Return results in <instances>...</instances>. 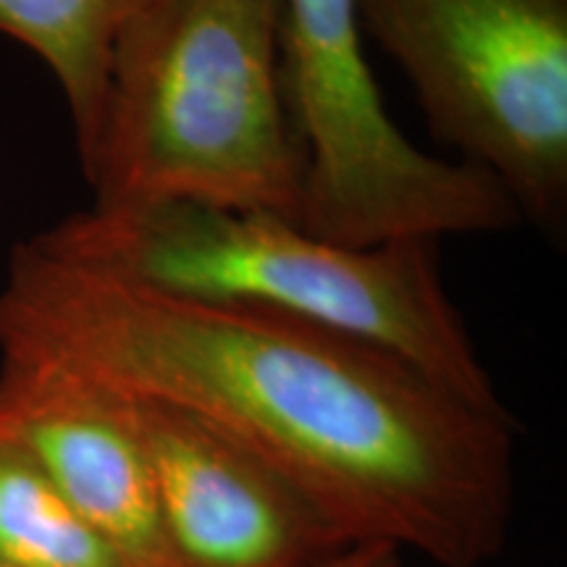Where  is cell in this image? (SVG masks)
Instances as JSON below:
<instances>
[{"mask_svg": "<svg viewBox=\"0 0 567 567\" xmlns=\"http://www.w3.org/2000/svg\"><path fill=\"white\" fill-rule=\"evenodd\" d=\"M0 358L195 417L354 542L481 567L507 542L515 423L392 352L297 318L189 300L30 239L0 289Z\"/></svg>", "mask_w": 567, "mask_h": 567, "instance_id": "obj_1", "label": "cell"}, {"mask_svg": "<svg viewBox=\"0 0 567 567\" xmlns=\"http://www.w3.org/2000/svg\"><path fill=\"white\" fill-rule=\"evenodd\" d=\"M34 243L161 292L268 310L354 337L396 354L467 405L505 413L444 292L434 239L347 247L268 213L155 203L74 213Z\"/></svg>", "mask_w": 567, "mask_h": 567, "instance_id": "obj_2", "label": "cell"}, {"mask_svg": "<svg viewBox=\"0 0 567 567\" xmlns=\"http://www.w3.org/2000/svg\"><path fill=\"white\" fill-rule=\"evenodd\" d=\"M279 40L281 0H153L137 13L82 161L92 208L197 203L300 226L308 161Z\"/></svg>", "mask_w": 567, "mask_h": 567, "instance_id": "obj_3", "label": "cell"}, {"mask_svg": "<svg viewBox=\"0 0 567 567\" xmlns=\"http://www.w3.org/2000/svg\"><path fill=\"white\" fill-rule=\"evenodd\" d=\"M363 38L360 0H281V87L308 161L302 229L375 247L520 224L492 174L434 158L396 130Z\"/></svg>", "mask_w": 567, "mask_h": 567, "instance_id": "obj_4", "label": "cell"}, {"mask_svg": "<svg viewBox=\"0 0 567 567\" xmlns=\"http://www.w3.org/2000/svg\"><path fill=\"white\" fill-rule=\"evenodd\" d=\"M360 24L405 71L431 132L520 218L563 231L567 0H360Z\"/></svg>", "mask_w": 567, "mask_h": 567, "instance_id": "obj_5", "label": "cell"}, {"mask_svg": "<svg viewBox=\"0 0 567 567\" xmlns=\"http://www.w3.org/2000/svg\"><path fill=\"white\" fill-rule=\"evenodd\" d=\"M118 400L151 457L163 534L179 567H318L360 544L208 425L158 402Z\"/></svg>", "mask_w": 567, "mask_h": 567, "instance_id": "obj_6", "label": "cell"}, {"mask_svg": "<svg viewBox=\"0 0 567 567\" xmlns=\"http://www.w3.org/2000/svg\"><path fill=\"white\" fill-rule=\"evenodd\" d=\"M0 436L42 467L124 567H179L163 534L151 457L118 396L3 358Z\"/></svg>", "mask_w": 567, "mask_h": 567, "instance_id": "obj_7", "label": "cell"}, {"mask_svg": "<svg viewBox=\"0 0 567 567\" xmlns=\"http://www.w3.org/2000/svg\"><path fill=\"white\" fill-rule=\"evenodd\" d=\"M153 0H0V34L21 42L59 80L80 163L101 130L111 53Z\"/></svg>", "mask_w": 567, "mask_h": 567, "instance_id": "obj_8", "label": "cell"}, {"mask_svg": "<svg viewBox=\"0 0 567 567\" xmlns=\"http://www.w3.org/2000/svg\"><path fill=\"white\" fill-rule=\"evenodd\" d=\"M0 565L124 567L42 467L0 436Z\"/></svg>", "mask_w": 567, "mask_h": 567, "instance_id": "obj_9", "label": "cell"}, {"mask_svg": "<svg viewBox=\"0 0 567 567\" xmlns=\"http://www.w3.org/2000/svg\"><path fill=\"white\" fill-rule=\"evenodd\" d=\"M318 567H400V549L375 542L354 544L339 557Z\"/></svg>", "mask_w": 567, "mask_h": 567, "instance_id": "obj_10", "label": "cell"}, {"mask_svg": "<svg viewBox=\"0 0 567 567\" xmlns=\"http://www.w3.org/2000/svg\"><path fill=\"white\" fill-rule=\"evenodd\" d=\"M0 567H3V565H0Z\"/></svg>", "mask_w": 567, "mask_h": 567, "instance_id": "obj_11", "label": "cell"}]
</instances>
